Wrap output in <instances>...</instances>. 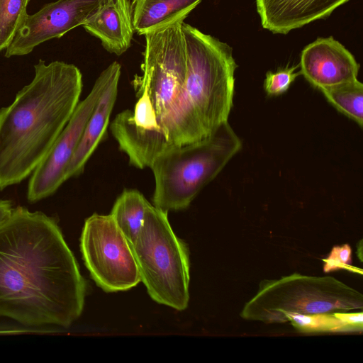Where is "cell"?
Wrapping results in <instances>:
<instances>
[{
	"label": "cell",
	"instance_id": "obj_1",
	"mask_svg": "<svg viewBox=\"0 0 363 363\" xmlns=\"http://www.w3.org/2000/svg\"><path fill=\"white\" fill-rule=\"evenodd\" d=\"M86 283L55 218L23 206L0 224V317L28 328L69 327Z\"/></svg>",
	"mask_w": 363,
	"mask_h": 363
},
{
	"label": "cell",
	"instance_id": "obj_2",
	"mask_svg": "<svg viewBox=\"0 0 363 363\" xmlns=\"http://www.w3.org/2000/svg\"><path fill=\"white\" fill-rule=\"evenodd\" d=\"M32 81L0 109V191L31 175L74 113L82 90L77 67L39 60Z\"/></svg>",
	"mask_w": 363,
	"mask_h": 363
},
{
	"label": "cell",
	"instance_id": "obj_3",
	"mask_svg": "<svg viewBox=\"0 0 363 363\" xmlns=\"http://www.w3.org/2000/svg\"><path fill=\"white\" fill-rule=\"evenodd\" d=\"M177 21L144 35L142 76L134 81L138 99L131 117L135 124L152 132L169 149L206 138L186 91V51Z\"/></svg>",
	"mask_w": 363,
	"mask_h": 363
},
{
	"label": "cell",
	"instance_id": "obj_4",
	"mask_svg": "<svg viewBox=\"0 0 363 363\" xmlns=\"http://www.w3.org/2000/svg\"><path fill=\"white\" fill-rule=\"evenodd\" d=\"M241 147L226 121L201 141L161 153L150 167L155 178L153 206L167 213L186 209Z\"/></svg>",
	"mask_w": 363,
	"mask_h": 363
},
{
	"label": "cell",
	"instance_id": "obj_5",
	"mask_svg": "<svg viewBox=\"0 0 363 363\" xmlns=\"http://www.w3.org/2000/svg\"><path fill=\"white\" fill-rule=\"evenodd\" d=\"M182 30L186 51V99L208 137L228 121L238 65L228 44L184 21Z\"/></svg>",
	"mask_w": 363,
	"mask_h": 363
},
{
	"label": "cell",
	"instance_id": "obj_6",
	"mask_svg": "<svg viewBox=\"0 0 363 363\" xmlns=\"http://www.w3.org/2000/svg\"><path fill=\"white\" fill-rule=\"evenodd\" d=\"M130 245L150 296L160 304L185 310L189 300V252L172 229L167 212L150 203L140 233Z\"/></svg>",
	"mask_w": 363,
	"mask_h": 363
},
{
	"label": "cell",
	"instance_id": "obj_7",
	"mask_svg": "<svg viewBox=\"0 0 363 363\" xmlns=\"http://www.w3.org/2000/svg\"><path fill=\"white\" fill-rule=\"evenodd\" d=\"M363 308V296L331 277L297 273L278 279H264L257 293L247 302L242 318L267 324L284 323L285 313L343 312Z\"/></svg>",
	"mask_w": 363,
	"mask_h": 363
},
{
	"label": "cell",
	"instance_id": "obj_8",
	"mask_svg": "<svg viewBox=\"0 0 363 363\" xmlns=\"http://www.w3.org/2000/svg\"><path fill=\"white\" fill-rule=\"evenodd\" d=\"M84 264L106 292L127 291L141 281L130 243L109 215L94 213L80 238Z\"/></svg>",
	"mask_w": 363,
	"mask_h": 363
},
{
	"label": "cell",
	"instance_id": "obj_9",
	"mask_svg": "<svg viewBox=\"0 0 363 363\" xmlns=\"http://www.w3.org/2000/svg\"><path fill=\"white\" fill-rule=\"evenodd\" d=\"M118 64L113 62L101 72L88 96L79 102L50 150L31 174L26 195L30 203L52 195L65 182L67 167L86 124Z\"/></svg>",
	"mask_w": 363,
	"mask_h": 363
},
{
	"label": "cell",
	"instance_id": "obj_10",
	"mask_svg": "<svg viewBox=\"0 0 363 363\" xmlns=\"http://www.w3.org/2000/svg\"><path fill=\"white\" fill-rule=\"evenodd\" d=\"M108 0H57L27 15L5 57L30 53L41 43L60 38L68 31L83 26Z\"/></svg>",
	"mask_w": 363,
	"mask_h": 363
},
{
	"label": "cell",
	"instance_id": "obj_11",
	"mask_svg": "<svg viewBox=\"0 0 363 363\" xmlns=\"http://www.w3.org/2000/svg\"><path fill=\"white\" fill-rule=\"evenodd\" d=\"M301 74L320 90L358 79L359 65L333 37L319 38L301 52Z\"/></svg>",
	"mask_w": 363,
	"mask_h": 363
},
{
	"label": "cell",
	"instance_id": "obj_12",
	"mask_svg": "<svg viewBox=\"0 0 363 363\" xmlns=\"http://www.w3.org/2000/svg\"><path fill=\"white\" fill-rule=\"evenodd\" d=\"M349 0H256L261 23L274 33L286 34L325 18Z\"/></svg>",
	"mask_w": 363,
	"mask_h": 363
},
{
	"label": "cell",
	"instance_id": "obj_13",
	"mask_svg": "<svg viewBox=\"0 0 363 363\" xmlns=\"http://www.w3.org/2000/svg\"><path fill=\"white\" fill-rule=\"evenodd\" d=\"M109 52L121 55L131 45L135 31L131 0H108L82 26Z\"/></svg>",
	"mask_w": 363,
	"mask_h": 363
},
{
	"label": "cell",
	"instance_id": "obj_14",
	"mask_svg": "<svg viewBox=\"0 0 363 363\" xmlns=\"http://www.w3.org/2000/svg\"><path fill=\"white\" fill-rule=\"evenodd\" d=\"M121 72V67L118 64L86 124L79 145L67 167L65 181L83 172L85 164L104 138L116 100Z\"/></svg>",
	"mask_w": 363,
	"mask_h": 363
},
{
	"label": "cell",
	"instance_id": "obj_15",
	"mask_svg": "<svg viewBox=\"0 0 363 363\" xmlns=\"http://www.w3.org/2000/svg\"><path fill=\"white\" fill-rule=\"evenodd\" d=\"M202 0H133L135 31L144 35L148 32L184 21Z\"/></svg>",
	"mask_w": 363,
	"mask_h": 363
},
{
	"label": "cell",
	"instance_id": "obj_16",
	"mask_svg": "<svg viewBox=\"0 0 363 363\" xmlns=\"http://www.w3.org/2000/svg\"><path fill=\"white\" fill-rule=\"evenodd\" d=\"M150 203L135 189H125L116 200L110 215L133 244L143 226Z\"/></svg>",
	"mask_w": 363,
	"mask_h": 363
},
{
	"label": "cell",
	"instance_id": "obj_17",
	"mask_svg": "<svg viewBox=\"0 0 363 363\" xmlns=\"http://www.w3.org/2000/svg\"><path fill=\"white\" fill-rule=\"evenodd\" d=\"M339 112L363 125V84L358 79L320 90Z\"/></svg>",
	"mask_w": 363,
	"mask_h": 363
},
{
	"label": "cell",
	"instance_id": "obj_18",
	"mask_svg": "<svg viewBox=\"0 0 363 363\" xmlns=\"http://www.w3.org/2000/svg\"><path fill=\"white\" fill-rule=\"evenodd\" d=\"M290 321L300 333L353 332L333 313L301 314L289 313L284 315V323Z\"/></svg>",
	"mask_w": 363,
	"mask_h": 363
},
{
	"label": "cell",
	"instance_id": "obj_19",
	"mask_svg": "<svg viewBox=\"0 0 363 363\" xmlns=\"http://www.w3.org/2000/svg\"><path fill=\"white\" fill-rule=\"evenodd\" d=\"M30 0H0V52L6 50L26 19Z\"/></svg>",
	"mask_w": 363,
	"mask_h": 363
},
{
	"label": "cell",
	"instance_id": "obj_20",
	"mask_svg": "<svg viewBox=\"0 0 363 363\" xmlns=\"http://www.w3.org/2000/svg\"><path fill=\"white\" fill-rule=\"evenodd\" d=\"M298 66L286 67L275 72H268L264 82V89L267 95L279 96L286 92L292 82L301 74L296 72Z\"/></svg>",
	"mask_w": 363,
	"mask_h": 363
},
{
	"label": "cell",
	"instance_id": "obj_21",
	"mask_svg": "<svg viewBox=\"0 0 363 363\" xmlns=\"http://www.w3.org/2000/svg\"><path fill=\"white\" fill-rule=\"evenodd\" d=\"M323 271L329 272L340 269H349L352 262V250L349 245L334 246L328 256L323 260Z\"/></svg>",
	"mask_w": 363,
	"mask_h": 363
},
{
	"label": "cell",
	"instance_id": "obj_22",
	"mask_svg": "<svg viewBox=\"0 0 363 363\" xmlns=\"http://www.w3.org/2000/svg\"><path fill=\"white\" fill-rule=\"evenodd\" d=\"M333 314L350 326L353 332H362L363 329V313L334 312Z\"/></svg>",
	"mask_w": 363,
	"mask_h": 363
},
{
	"label": "cell",
	"instance_id": "obj_23",
	"mask_svg": "<svg viewBox=\"0 0 363 363\" xmlns=\"http://www.w3.org/2000/svg\"><path fill=\"white\" fill-rule=\"evenodd\" d=\"M13 208L11 201L0 199V224L11 215Z\"/></svg>",
	"mask_w": 363,
	"mask_h": 363
}]
</instances>
